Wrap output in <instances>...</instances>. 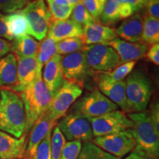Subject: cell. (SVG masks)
<instances>
[{
  "label": "cell",
  "instance_id": "obj_43",
  "mask_svg": "<svg viewBox=\"0 0 159 159\" xmlns=\"http://www.w3.org/2000/svg\"><path fill=\"white\" fill-rule=\"evenodd\" d=\"M10 51H11V43L0 38V58L8 54Z\"/></svg>",
  "mask_w": 159,
  "mask_h": 159
},
{
  "label": "cell",
  "instance_id": "obj_1",
  "mask_svg": "<svg viewBox=\"0 0 159 159\" xmlns=\"http://www.w3.org/2000/svg\"><path fill=\"white\" fill-rule=\"evenodd\" d=\"M26 114L24 103L18 93L0 89V130L16 138L25 135Z\"/></svg>",
  "mask_w": 159,
  "mask_h": 159
},
{
  "label": "cell",
  "instance_id": "obj_8",
  "mask_svg": "<svg viewBox=\"0 0 159 159\" xmlns=\"http://www.w3.org/2000/svg\"><path fill=\"white\" fill-rule=\"evenodd\" d=\"M29 25V35L38 41L47 35L51 24V13L44 0H33L22 9Z\"/></svg>",
  "mask_w": 159,
  "mask_h": 159
},
{
  "label": "cell",
  "instance_id": "obj_22",
  "mask_svg": "<svg viewBox=\"0 0 159 159\" xmlns=\"http://www.w3.org/2000/svg\"><path fill=\"white\" fill-rule=\"evenodd\" d=\"M17 81V59L13 53L0 58V87L9 89Z\"/></svg>",
  "mask_w": 159,
  "mask_h": 159
},
{
  "label": "cell",
  "instance_id": "obj_45",
  "mask_svg": "<svg viewBox=\"0 0 159 159\" xmlns=\"http://www.w3.org/2000/svg\"><path fill=\"white\" fill-rule=\"evenodd\" d=\"M124 159H152L150 157H149L144 153L142 152H137V151L134 150L131 153L126 157Z\"/></svg>",
  "mask_w": 159,
  "mask_h": 159
},
{
  "label": "cell",
  "instance_id": "obj_31",
  "mask_svg": "<svg viewBox=\"0 0 159 159\" xmlns=\"http://www.w3.org/2000/svg\"><path fill=\"white\" fill-rule=\"evenodd\" d=\"M66 139L57 125L52 129L51 138V159H61V155L64 146Z\"/></svg>",
  "mask_w": 159,
  "mask_h": 159
},
{
  "label": "cell",
  "instance_id": "obj_21",
  "mask_svg": "<svg viewBox=\"0 0 159 159\" xmlns=\"http://www.w3.org/2000/svg\"><path fill=\"white\" fill-rule=\"evenodd\" d=\"M61 55L58 54L54 55L44 65L42 73L43 83L53 95L58 90L64 80L61 69Z\"/></svg>",
  "mask_w": 159,
  "mask_h": 159
},
{
  "label": "cell",
  "instance_id": "obj_17",
  "mask_svg": "<svg viewBox=\"0 0 159 159\" xmlns=\"http://www.w3.org/2000/svg\"><path fill=\"white\" fill-rule=\"evenodd\" d=\"M26 135L17 139L0 130V159H15L25 155L27 146Z\"/></svg>",
  "mask_w": 159,
  "mask_h": 159
},
{
  "label": "cell",
  "instance_id": "obj_23",
  "mask_svg": "<svg viewBox=\"0 0 159 159\" xmlns=\"http://www.w3.org/2000/svg\"><path fill=\"white\" fill-rule=\"evenodd\" d=\"M5 21L13 40L29 35L28 21L22 10L5 15Z\"/></svg>",
  "mask_w": 159,
  "mask_h": 159
},
{
  "label": "cell",
  "instance_id": "obj_38",
  "mask_svg": "<svg viewBox=\"0 0 159 159\" xmlns=\"http://www.w3.org/2000/svg\"><path fill=\"white\" fill-rule=\"evenodd\" d=\"M116 1L119 6L121 19H128L134 15V12L129 3V0H116Z\"/></svg>",
  "mask_w": 159,
  "mask_h": 159
},
{
  "label": "cell",
  "instance_id": "obj_27",
  "mask_svg": "<svg viewBox=\"0 0 159 159\" xmlns=\"http://www.w3.org/2000/svg\"><path fill=\"white\" fill-rule=\"evenodd\" d=\"M57 54V42L51 38L47 36L39 43V50L36 56L38 63L43 67L54 55Z\"/></svg>",
  "mask_w": 159,
  "mask_h": 159
},
{
  "label": "cell",
  "instance_id": "obj_9",
  "mask_svg": "<svg viewBox=\"0 0 159 159\" xmlns=\"http://www.w3.org/2000/svg\"><path fill=\"white\" fill-rule=\"evenodd\" d=\"M92 129L93 136L99 137L114 134L130 129L133 122L125 112L114 111L96 118L89 119Z\"/></svg>",
  "mask_w": 159,
  "mask_h": 159
},
{
  "label": "cell",
  "instance_id": "obj_32",
  "mask_svg": "<svg viewBox=\"0 0 159 159\" xmlns=\"http://www.w3.org/2000/svg\"><path fill=\"white\" fill-rule=\"evenodd\" d=\"M136 64V61H130L119 65L116 69L111 72H107L109 78L114 81L123 80L125 77H128V75L134 70L135 66Z\"/></svg>",
  "mask_w": 159,
  "mask_h": 159
},
{
  "label": "cell",
  "instance_id": "obj_3",
  "mask_svg": "<svg viewBox=\"0 0 159 159\" xmlns=\"http://www.w3.org/2000/svg\"><path fill=\"white\" fill-rule=\"evenodd\" d=\"M133 126L129 131L136 142L135 150L152 159L159 156V133L157 132L148 112L132 113L128 114Z\"/></svg>",
  "mask_w": 159,
  "mask_h": 159
},
{
  "label": "cell",
  "instance_id": "obj_15",
  "mask_svg": "<svg viewBox=\"0 0 159 159\" xmlns=\"http://www.w3.org/2000/svg\"><path fill=\"white\" fill-rule=\"evenodd\" d=\"M108 45L116 51L120 64L142 59L148 50V45L143 41L132 43L123 41L119 38L111 41Z\"/></svg>",
  "mask_w": 159,
  "mask_h": 159
},
{
  "label": "cell",
  "instance_id": "obj_36",
  "mask_svg": "<svg viewBox=\"0 0 159 159\" xmlns=\"http://www.w3.org/2000/svg\"><path fill=\"white\" fill-rule=\"evenodd\" d=\"M29 2V0H0V11L12 13L22 10Z\"/></svg>",
  "mask_w": 159,
  "mask_h": 159
},
{
  "label": "cell",
  "instance_id": "obj_41",
  "mask_svg": "<svg viewBox=\"0 0 159 159\" xmlns=\"http://www.w3.org/2000/svg\"><path fill=\"white\" fill-rule=\"evenodd\" d=\"M146 7L148 16L154 19H159V0H149Z\"/></svg>",
  "mask_w": 159,
  "mask_h": 159
},
{
  "label": "cell",
  "instance_id": "obj_25",
  "mask_svg": "<svg viewBox=\"0 0 159 159\" xmlns=\"http://www.w3.org/2000/svg\"><path fill=\"white\" fill-rule=\"evenodd\" d=\"M142 41L147 44H155L159 41V20L146 16L144 19Z\"/></svg>",
  "mask_w": 159,
  "mask_h": 159
},
{
  "label": "cell",
  "instance_id": "obj_39",
  "mask_svg": "<svg viewBox=\"0 0 159 159\" xmlns=\"http://www.w3.org/2000/svg\"><path fill=\"white\" fill-rule=\"evenodd\" d=\"M148 113L155 128L159 133V105L158 102L155 101L151 104L150 111Z\"/></svg>",
  "mask_w": 159,
  "mask_h": 159
},
{
  "label": "cell",
  "instance_id": "obj_46",
  "mask_svg": "<svg viewBox=\"0 0 159 159\" xmlns=\"http://www.w3.org/2000/svg\"><path fill=\"white\" fill-rule=\"evenodd\" d=\"M99 159H119V158H116L112 155L108 153V152H105L101 150L100 153H99Z\"/></svg>",
  "mask_w": 159,
  "mask_h": 159
},
{
  "label": "cell",
  "instance_id": "obj_4",
  "mask_svg": "<svg viewBox=\"0 0 159 159\" xmlns=\"http://www.w3.org/2000/svg\"><path fill=\"white\" fill-rule=\"evenodd\" d=\"M125 93L130 112L145 111L152 93V85L144 70L134 69L128 75L125 81Z\"/></svg>",
  "mask_w": 159,
  "mask_h": 159
},
{
  "label": "cell",
  "instance_id": "obj_11",
  "mask_svg": "<svg viewBox=\"0 0 159 159\" xmlns=\"http://www.w3.org/2000/svg\"><path fill=\"white\" fill-rule=\"evenodd\" d=\"M65 139L69 141L89 142L93 138L92 129L88 119L70 113L66 114L57 125Z\"/></svg>",
  "mask_w": 159,
  "mask_h": 159
},
{
  "label": "cell",
  "instance_id": "obj_35",
  "mask_svg": "<svg viewBox=\"0 0 159 159\" xmlns=\"http://www.w3.org/2000/svg\"><path fill=\"white\" fill-rule=\"evenodd\" d=\"M106 0H81V2L89 12L91 16L97 22L99 21L101 13Z\"/></svg>",
  "mask_w": 159,
  "mask_h": 159
},
{
  "label": "cell",
  "instance_id": "obj_37",
  "mask_svg": "<svg viewBox=\"0 0 159 159\" xmlns=\"http://www.w3.org/2000/svg\"><path fill=\"white\" fill-rule=\"evenodd\" d=\"M101 149L94 143L86 142L83 144L78 158L77 159H99Z\"/></svg>",
  "mask_w": 159,
  "mask_h": 159
},
{
  "label": "cell",
  "instance_id": "obj_33",
  "mask_svg": "<svg viewBox=\"0 0 159 159\" xmlns=\"http://www.w3.org/2000/svg\"><path fill=\"white\" fill-rule=\"evenodd\" d=\"M52 130H49L44 139L38 145L33 159H51V138Z\"/></svg>",
  "mask_w": 159,
  "mask_h": 159
},
{
  "label": "cell",
  "instance_id": "obj_6",
  "mask_svg": "<svg viewBox=\"0 0 159 159\" xmlns=\"http://www.w3.org/2000/svg\"><path fill=\"white\" fill-rule=\"evenodd\" d=\"M118 108L119 107L115 103L99 90H94L75 102L71 109V113L79 114L89 119L116 111Z\"/></svg>",
  "mask_w": 159,
  "mask_h": 159
},
{
  "label": "cell",
  "instance_id": "obj_44",
  "mask_svg": "<svg viewBox=\"0 0 159 159\" xmlns=\"http://www.w3.org/2000/svg\"><path fill=\"white\" fill-rule=\"evenodd\" d=\"M148 2L149 0H129V3L134 13L145 7Z\"/></svg>",
  "mask_w": 159,
  "mask_h": 159
},
{
  "label": "cell",
  "instance_id": "obj_5",
  "mask_svg": "<svg viewBox=\"0 0 159 159\" xmlns=\"http://www.w3.org/2000/svg\"><path fill=\"white\" fill-rule=\"evenodd\" d=\"M83 83L63 80V84L53 95L51 105L47 114L52 120L56 122L66 114L69 108L81 96Z\"/></svg>",
  "mask_w": 159,
  "mask_h": 159
},
{
  "label": "cell",
  "instance_id": "obj_30",
  "mask_svg": "<svg viewBox=\"0 0 159 159\" xmlns=\"http://www.w3.org/2000/svg\"><path fill=\"white\" fill-rule=\"evenodd\" d=\"M70 16L71 20L79 24L83 27L91 23L97 22L94 18L91 16L89 12L85 9L81 1L74 6Z\"/></svg>",
  "mask_w": 159,
  "mask_h": 159
},
{
  "label": "cell",
  "instance_id": "obj_24",
  "mask_svg": "<svg viewBox=\"0 0 159 159\" xmlns=\"http://www.w3.org/2000/svg\"><path fill=\"white\" fill-rule=\"evenodd\" d=\"M39 43L27 35L20 39H13L11 43V51L18 57H36L39 50Z\"/></svg>",
  "mask_w": 159,
  "mask_h": 159
},
{
  "label": "cell",
  "instance_id": "obj_26",
  "mask_svg": "<svg viewBox=\"0 0 159 159\" xmlns=\"http://www.w3.org/2000/svg\"><path fill=\"white\" fill-rule=\"evenodd\" d=\"M121 20L120 10L116 0H106L99 21L103 25H113Z\"/></svg>",
  "mask_w": 159,
  "mask_h": 159
},
{
  "label": "cell",
  "instance_id": "obj_28",
  "mask_svg": "<svg viewBox=\"0 0 159 159\" xmlns=\"http://www.w3.org/2000/svg\"><path fill=\"white\" fill-rule=\"evenodd\" d=\"M85 47V44L83 38L66 39L57 42V54L63 56L75 52L82 51Z\"/></svg>",
  "mask_w": 159,
  "mask_h": 159
},
{
  "label": "cell",
  "instance_id": "obj_29",
  "mask_svg": "<svg viewBox=\"0 0 159 159\" xmlns=\"http://www.w3.org/2000/svg\"><path fill=\"white\" fill-rule=\"evenodd\" d=\"M47 5L51 13V22L54 21H63L68 19L71 14L74 6L56 5L51 0H46Z\"/></svg>",
  "mask_w": 159,
  "mask_h": 159
},
{
  "label": "cell",
  "instance_id": "obj_2",
  "mask_svg": "<svg viewBox=\"0 0 159 159\" xmlns=\"http://www.w3.org/2000/svg\"><path fill=\"white\" fill-rule=\"evenodd\" d=\"M19 96L25 106V135L27 136L35 122L47 112L53 98V94L49 91L42 80V71L39 73L34 82L19 93Z\"/></svg>",
  "mask_w": 159,
  "mask_h": 159
},
{
  "label": "cell",
  "instance_id": "obj_13",
  "mask_svg": "<svg viewBox=\"0 0 159 159\" xmlns=\"http://www.w3.org/2000/svg\"><path fill=\"white\" fill-rule=\"evenodd\" d=\"M63 79L81 82L80 80L88 75L90 71L86 63L83 51L63 55L61 61Z\"/></svg>",
  "mask_w": 159,
  "mask_h": 159
},
{
  "label": "cell",
  "instance_id": "obj_40",
  "mask_svg": "<svg viewBox=\"0 0 159 159\" xmlns=\"http://www.w3.org/2000/svg\"><path fill=\"white\" fill-rule=\"evenodd\" d=\"M146 57L155 65H159V43L152 44L146 52Z\"/></svg>",
  "mask_w": 159,
  "mask_h": 159
},
{
  "label": "cell",
  "instance_id": "obj_10",
  "mask_svg": "<svg viewBox=\"0 0 159 159\" xmlns=\"http://www.w3.org/2000/svg\"><path fill=\"white\" fill-rule=\"evenodd\" d=\"M94 144L102 150L119 158L128 155L136 148L135 139L129 130L96 137Z\"/></svg>",
  "mask_w": 159,
  "mask_h": 159
},
{
  "label": "cell",
  "instance_id": "obj_7",
  "mask_svg": "<svg viewBox=\"0 0 159 159\" xmlns=\"http://www.w3.org/2000/svg\"><path fill=\"white\" fill-rule=\"evenodd\" d=\"M83 51L90 70L102 73L111 72L120 65L118 55L109 45H85Z\"/></svg>",
  "mask_w": 159,
  "mask_h": 159
},
{
  "label": "cell",
  "instance_id": "obj_42",
  "mask_svg": "<svg viewBox=\"0 0 159 159\" xmlns=\"http://www.w3.org/2000/svg\"><path fill=\"white\" fill-rule=\"evenodd\" d=\"M0 38L5 39L7 41H13V39L9 34L7 27L5 21V15L0 13Z\"/></svg>",
  "mask_w": 159,
  "mask_h": 159
},
{
  "label": "cell",
  "instance_id": "obj_49",
  "mask_svg": "<svg viewBox=\"0 0 159 159\" xmlns=\"http://www.w3.org/2000/svg\"><path fill=\"white\" fill-rule=\"evenodd\" d=\"M15 159H27L25 158V157H21V158H15Z\"/></svg>",
  "mask_w": 159,
  "mask_h": 159
},
{
  "label": "cell",
  "instance_id": "obj_48",
  "mask_svg": "<svg viewBox=\"0 0 159 159\" xmlns=\"http://www.w3.org/2000/svg\"><path fill=\"white\" fill-rule=\"evenodd\" d=\"M80 1H81V0H70L71 5L72 6H75L77 3H78L79 2H80Z\"/></svg>",
  "mask_w": 159,
  "mask_h": 159
},
{
  "label": "cell",
  "instance_id": "obj_18",
  "mask_svg": "<svg viewBox=\"0 0 159 159\" xmlns=\"http://www.w3.org/2000/svg\"><path fill=\"white\" fill-rule=\"evenodd\" d=\"M115 30L98 22L91 23L83 27V39L85 44H105L116 39Z\"/></svg>",
  "mask_w": 159,
  "mask_h": 159
},
{
  "label": "cell",
  "instance_id": "obj_34",
  "mask_svg": "<svg viewBox=\"0 0 159 159\" xmlns=\"http://www.w3.org/2000/svg\"><path fill=\"white\" fill-rule=\"evenodd\" d=\"M82 149L80 141H69L65 143L61 155V159H77Z\"/></svg>",
  "mask_w": 159,
  "mask_h": 159
},
{
  "label": "cell",
  "instance_id": "obj_12",
  "mask_svg": "<svg viewBox=\"0 0 159 159\" xmlns=\"http://www.w3.org/2000/svg\"><path fill=\"white\" fill-rule=\"evenodd\" d=\"M96 81L102 94L122 108L123 112H130L125 93V81H114L109 78L107 73L102 72L97 75Z\"/></svg>",
  "mask_w": 159,
  "mask_h": 159
},
{
  "label": "cell",
  "instance_id": "obj_47",
  "mask_svg": "<svg viewBox=\"0 0 159 159\" xmlns=\"http://www.w3.org/2000/svg\"><path fill=\"white\" fill-rule=\"evenodd\" d=\"M52 2H54L56 5H64V6H67V5H70L72 6L71 5V2L70 0H51Z\"/></svg>",
  "mask_w": 159,
  "mask_h": 159
},
{
  "label": "cell",
  "instance_id": "obj_20",
  "mask_svg": "<svg viewBox=\"0 0 159 159\" xmlns=\"http://www.w3.org/2000/svg\"><path fill=\"white\" fill-rule=\"evenodd\" d=\"M144 19L139 13L132 15L125 20L121 25L115 30L117 36L128 42L136 43L142 41Z\"/></svg>",
  "mask_w": 159,
  "mask_h": 159
},
{
  "label": "cell",
  "instance_id": "obj_16",
  "mask_svg": "<svg viewBox=\"0 0 159 159\" xmlns=\"http://www.w3.org/2000/svg\"><path fill=\"white\" fill-rule=\"evenodd\" d=\"M56 123L49 118L47 113L38 119L30 130L24 157L27 159L33 158L38 145L44 139L47 133L52 130Z\"/></svg>",
  "mask_w": 159,
  "mask_h": 159
},
{
  "label": "cell",
  "instance_id": "obj_19",
  "mask_svg": "<svg viewBox=\"0 0 159 159\" xmlns=\"http://www.w3.org/2000/svg\"><path fill=\"white\" fill-rule=\"evenodd\" d=\"M83 27L71 19L52 21L47 33V36L55 42L69 38H83Z\"/></svg>",
  "mask_w": 159,
  "mask_h": 159
},
{
  "label": "cell",
  "instance_id": "obj_14",
  "mask_svg": "<svg viewBox=\"0 0 159 159\" xmlns=\"http://www.w3.org/2000/svg\"><path fill=\"white\" fill-rule=\"evenodd\" d=\"M17 81L8 89L16 93L21 92L35 81L42 67L39 65L36 57H18Z\"/></svg>",
  "mask_w": 159,
  "mask_h": 159
}]
</instances>
